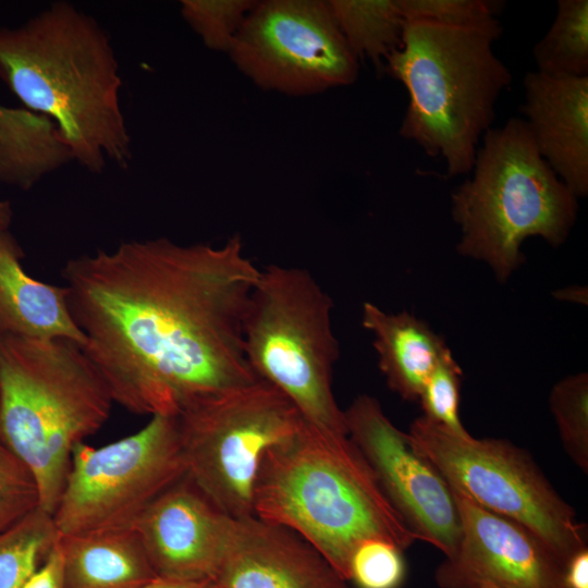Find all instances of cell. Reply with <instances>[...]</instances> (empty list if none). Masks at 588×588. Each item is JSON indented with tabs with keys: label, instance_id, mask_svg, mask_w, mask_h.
<instances>
[{
	"label": "cell",
	"instance_id": "cell-1",
	"mask_svg": "<svg viewBox=\"0 0 588 588\" xmlns=\"http://www.w3.org/2000/svg\"><path fill=\"white\" fill-rule=\"evenodd\" d=\"M259 274L240 236L220 246L128 241L62 269L84 350L114 403L150 416H179L259 379L243 339Z\"/></svg>",
	"mask_w": 588,
	"mask_h": 588
},
{
	"label": "cell",
	"instance_id": "cell-2",
	"mask_svg": "<svg viewBox=\"0 0 588 588\" xmlns=\"http://www.w3.org/2000/svg\"><path fill=\"white\" fill-rule=\"evenodd\" d=\"M0 78L26 109L56 124L72 159L91 173L126 169L131 136L122 79L106 29L68 1L17 27H0Z\"/></svg>",
	"mask_w": 588,
	"mask_h": 588
},
{
	"label": "cell",
	"instance_id": "cell-3",
	"mask_svg": "<svg viewBox=\"0 0 588 588\" xmlns=\"http://www.w3.org/2000/svg\"><path fill=\"white\" fill-rule=\"evenodd\" d=\"M253 512L298 534L346 580L362 541L383 539L405 550L417 540L348 436H327L304 421L264 454Z\"/></svg>",
	"mask_w": 588,
	"mask_h": 588
},
{
	"label": "cell",
	"instance_id": "cell-4",
	"mask_svg": "<svg viewBox=\"0 0 588 588\" xmlns=\"http://www.w3.org/2000/svg\"><path fill=\"white\" fill-rule=\"evenodd\" d=\"M502 33L498 19L473 26L406 22L400 47L384 62L383 73L408 96L400 135L443 158L448 176L471 171L497 101L512 82L493 51Z\"/></svg>",
	"mask_w": 588,
	"mask_h": 588
},
{
	"label": "cell",
	"instance_id": "cell-5",
	"mask_svg": "<svg viewBox=\"0 0 588 588\" xmlns=\"http://www.w3.org/2000/svg\"><path fill=\"white\" fill-rule=\"evenodd\" d=\"M111 391L84 347L0 333V439L33 474L53 514L75 445L109 419Z\"/></svg>",
	"mask_w": 588,
	"mask_h": 588
},
{
	"label": "cell",
	"instance_id": "cell-6",
	"mask_svg": "<svg viewBox=\"0 0 588 588\" xmlns=\"http://www.w3.org/2000/svg\"><path fill=\"white\" fill-rule=\"evenodd\" d=\"M470 172L451 195L458 254L483 261L504 283L524 264L528 237L552 247L566 242L578 199L539 155L522 118L483 134Z\"/></svg>",
	"mask_w": 588,
	"mask_h": 588
},
{
	"label": "cell",
	"instance_id": "cell-7",
	"mask_svg": "<svg viewBox=\"0 0 588 588\" xmlns=\"http://www.w3.org/2000/svg\"><path fill=\"white\" fill-rule=\"evenodd\" d=\"M333 301L299 267L260 269L243 328L244 351L255 375L290 400L303 421L320 433L347 436L344 411L332 389L340 348L332 328Z\"/></svg>",
	"mask_w": 588,
	"mask_h": 588
},
{
	"label": "cell",
	"instance_id": "cell-8",
	"mask_svg": "<svg viewBox=\"0 0 588 588\" xmlns=\"http://www.w3.org/2000/svg\"><path fill=\"white\" fill-rule=\"evenodd\" d=\"M407 436L452 489L529 529L563 565L587 547L586 526L528 452L504 439L454 434L424 416Z\"/></svg>",
	"mask_w": 588,
	"mask_h": 588
},
{
	"label": "cell",
	"instance_id": "cell-9",
	"mask_svg": "<svg viewBox=\"0 0 588 588\" xmlns=\"http://www.w3.org/2000/svg\"><path fill=\"white\" fill-rule=\"evenodd\" d=\"M177 421L186 475L231 517L254 514L264 454L303 424L290 400L260 379L193 405Z\"/></svg>",
	"mask_w": 588,
	"mask_h": 588
},
{
	"label": "cell",
	"instance_id": "cell-10",
	"mask_svg": "<svg viewBox=\"0 0 588 588\" xmlns=\"http://www.w3.org/2000/svg\"><path fill=\"white\" fill-rule=\"evenodd\" d=\"M185 475L177 416H151L138 431L100 448L79 442L52 514L58 535L134 528Z\"/></svg>",
	"mask_w": 588,
	"mask_h": 588
},
{
	"label": "cell",
	"instance_id": "cell-11",
	"mask_svg": "<svg viewBox=\"0 0 588 588\" xmlns=\"http://www.w3.org/2000/svg\"><path fill=\"white\" fill-rule=\"evenodd\" d=\"M228 54L257 87L286 96L348 86L359 73L328 0L256 1Z\"/></svg>",
	"mask_w": 588,
	"mask_h": 588
},
{
	"label": "cell",
	"instance_id": "cell-12",
	"mask_svg": "<svg viewBox=\"0 0 588 588\" xmlns=\"http://www.w3.org/2000/svg\"><path fill=\"white\" fill-rule=\"evenodd\" d=\"M347 436L373 471L383 493L417 540L445 558L461 538L450 485L385 415L379 401L362 394L344 411Z\"/></svg>",
	"mask_w": 588,
	"mask_h": 588
},
{
	"label": "cell",
	"instance_id": "cell-13",
	"mask_svg": "<svg viewBox=\"0 0 588 588\" xmlns=\"http://www.w3.org/2000/svg\"><path fill=\"white\" fill-rule=\"evenodd\" d=\"M451 490L461 538L456 552L436 568L440 588H565L563 564L540 538Z\"/></svg>",
	"mask_w": 588,
	"mask_h": 588
},
{
	"label": "cell",
	"instance_id": "cell-14",
	"mask_svg": "<svg viewBox=\"0 0 588 588\" xmlns=\"http://www.w3.org/2000/svg\"><path fill=\"white\" fill-rule=\"evenodd\" d=\"M230 519L185 475L151 502L134 528L157 577L213 583Z\"/></svg>",
	"mask_w": 588,
	"mask_h": 588
},
{
	"label": "cell",
	"instance_id": "cell-15",
	"mask_svg": "<svg viewBox=\"0 0 588 588\" xmlns=\"http://www.w3.org/2000/svg\"><path fill=\"white\" fill-rule=\"evenodd\" d=\"M216 588H350L295 531L255 514L231 517Z\"/></svg>",
	"mask_w": 588,
	"mask_h": 588
},
{
	"label": "cell",
	"instance_id": "cell-16",
	"mask_svg": "<svg viewBox=\"0 0 588 588\" xmlns=\"http://www.w3.org/2000/svg\"><path fill=\"white\" fill-rule=\"evenodd\" d=\"M519 111L539 155L575 197L588 194V76L555 78L537 71L523 81Z\"/></svg>",
	"mask_w": 588,
	"mask_h": 588
},
{
	"label": "cell",
	"instance_id": "cell-17",
	"mask_svg": "<svg viewBox=\"0 0 588 588\" xmlns=\"http://www.w3.org/2000/svg\"><path fill=\"white\" fill-rule=\"evenodd\" d=\"M23 252L9 230L0 231V333L28 339H66L83 347L86 336L75 323L66 287L28 275Z\"/></svg>",
	"mask_w": 588,
	"mask_h": 588
},
{
	"label": "cell",
	"instance_id": "cell-18",
	"mask_svg": "<svg viewBox=\"0 0 588 588\" xmlns=\"http://www.w3.org/2000/svg\"><path fill=\"white\" fill-rule=\"evenodd\" d=\"M362 324L373 336L378 366L391 391L405 401H418L427 378L449 350L430 326L402 311L390 314L364 303Z\"/></svg>",
	"mask_w": 588,
	"mask_h": 588
},
{
	"label": "cell",
	"instance_id": "cell-19",
	"mask_svg": "<svg viewBox=\"0 0 588 588\" xmlns=\"http://www.w3.org/2000/svg\"><path fill=\"white\" fill-rule=\"evenodd\" d=\"M63 588H139L157 575L135 528L58 537Z\"/></svg>",
	"mask_w": 588,
	"mask_h": 588
},
{
	"label": "cell",
	"instance_id": "cell-20",
	"mask_svg": "<svg viewBox=\"0 0 588 588\" xmlns=\"http://www.w3.org/2000/svg\"><path fill=\"white\" fill-rule=\"evenodd\" d=\"M71 160L52 120L0 105V183L26 191Z\"/></svg>",
	"mask_w": 588,
	"mask_h": 588
},
{
	"label": "cell",
	"instance_id": "cell-21",
	"mask_svg": "<svg viewBox=\"0 0 588 588\" xmlns=\"http://www.w3.org/2000/svg\"><path fill=\"white\" fill-rule=\"evenodd\" d=\"M332 16L358 61H370L383 72L406 25L400 0H328Z\"/></svg>",
	"mask_w": 588,
	"mask_h": 588
},
{
	"label": "cell",
	"instance_id": "cell-22",
	"mask_svg": "<svg viewBox=\"0 0 588 588\" xmlns=\"http://www.w3.org/2000/svg\"><path fill=\"white\" fill-rule=\"evenodd\" d=\"M532 54L537 72L546 76H588V1L559 0L554 20Z\"/></svg>",
	"mask_w": 588,
	"mask_h": 588
},
{
	"label": "cell",
	"instance_id": "cell-23",
	"mask_svg": "<svg viewBox=\"0 0 588 588\" xmlns=\"http://www.w3.org/2000/svg\"><path fill=\"white\" fill-rule=\"evenodd\" d=\"M58 537L52 514L39 506L0 531V588H22Z\"/></svg>",
	"mask_w": 588,
	"mask_h": 588
},
{
	"label": "cell",
	"instance_id": "cell-24",
	"mask_svg": "<svg viewBox=\"0 0 588 588\" xmlns=\"http://www.w3.org/2000/svg\"><path fill=\"white\" fill-rule=\"evenodd\" d=\"M565 453L585 474L588 473V373L568 375L556 382L549 395Z\"/></svg>",
	"mask_w": 588,
	"mask_h": 588
},
{
	"label": "cell",
	"instance_id": "cell-25",
	"mask_svg": "<svg viewBox=\"0 0 588 588\" xmlns=\"http://www.w3.org/2000/svg\"><path fill=\"white\" fill-rule=\"evenodd\" d=\"M181 16L206 48L228 53L254 0H182Z\"/></svg>",
	"mask_w": 588,
	"mask_h": 588
},
{
	"label": "cell",
	"instance_id": "cell-26",
	"mask_svg": "<svg viewBox=\"0 0 588 588\" xmlns=\"http://www.w3.org/2000/svg\"><path fill=\"white\" fill-rule=\"evenodd\" d=\"M463 371L450 348L441 356L430 372L419 395L422 415L448 431L467 437L460 414V390Z\"/></svg>",
	"mask_w": 588,
	"mask_h": 588
},
{
	"label": "cell",
	"instance_id": "cell-27",
	"mask_svg": "<svg viewBox=\"0 0 588 588\" xmlns=\"http://www.w3.org/2000/svg\"><path fill=\"white\" fill-rule=\"evenodd\" d=\"M405 577L403 550L391 541L367 539L352 552L347 580L356 588H401Z\"/></svg>",
	"mask_w": 588,
	"mask_h": 588
},
{
	"label": "cell",
	"instance_id": "cell-28",
	"mask_svg": "<svg viewBox=\"0 0 588 588\" xmlns=\"http://www.w3.org/2000/svg\"><path fill=\"white\" fill-rule=\"evenodd\" d=\"M38 506L39 493L33 474L0 439V531Z\"/></svg>",
	"mask_w": 588,
	"mask_h": 588
},
{
	"label": "cell",
	"instance_id": "cell-29",
	"mask_svg": "<svg viewBox=\"0 0 588 588\" xmlns=\"http://www.w3.org/2000/svg\"><path fill=\"white\" fill-rule=\"evenodd\" d=\"M400 7L406 22L473 26L497 19L504 2L491 0H400Z\"/></svg>",
	"mask_w": 588,
	"mask_h": 588
},
{
	"label": "cell",
	"instance_id": "cell-30",
	"mask_svg": "<svg viewBox=\"0 0 588 588\" xmlns=\"http://www.w3.org/2000/svg\"><path fill=\"white\" fill-rule=\"evenodd\" d=\"M22 588H63L62 555L58 540Z\"/></svg>",
	"mask_w": 588,
	"mask_h": 588
},
{
	"label": "cell",
	"instance_id": "cell-31",
	"mask_svg": "<svg viewBox=\"0 0 588 588\" xmlns=\"http://www.w3.org/2000/svg\"><path fill=\"white\" fill-rule=\"evenodd\" d=\"M565 588H588V548L576 551L563 565Z\"/></svg>",
	"mask_w": 588,
	"mask_h": 588
},
{
	"label": "cell",
	"instance_id": "cell-32",
	"mask_svg": "<svg viewBox=\"0 0 588 588\" xmlns=\"http://www.w3.org/2000/svg\"><path fill=\"white\" fill-rule=\"evenodd\" d=\"M212 581H184L157 577L139 588H211Z\"/></svg>",
	"mask_w": 588,
	"mask_h": 588
},
{
	"label": "cell",
	"instance_id": "cell-33",
	"mask_svg": "<svg viewBox=\"0 0 588 588\" xmlns=\"http://www.w3.org/2000/svg\"><path fill=\"white\" fill-rule=\"evenodd\" d=\"M556 296L562 299L584 303L587 301V293L584 292V287L572 286L556 292Z\"/></svg>",
	"mask_w": 588,
	"mask_h": 588
},
{
	"label": "cell",
	"instance_id": "cell-34",
	"mask_svg": "<svg viewBox=\"0 0 588 588\" xmlns=\"http://www.w3.org/2000/svg\"><path fill=\"white\" fill-rule=\"evenodd\" d=\"M12 217L13 212L10 203L0 198V231L9 230Z\"/></svg>",
	"mask_w": 588,
	"mask_h": 588
},
{
	"label": "cell",
	"instance_id": "cell-35",
	"mask_svg": "<svg viewBox=\"0 0 588 588\" xmlns=\"http://www.w3.org/2000/svg\"><path fill=\"white\" fill-rule=\"evenodd\" d=\"M481 588H498V587H494V586H482Z\"/></svg>",
	"mask_w": 588,
	"mask_h": 588
},
{
	"label": "cell",
	"instance_id": "cell-36",
	"mask_svg": "<svg viewBox=\"0 0 588 588\" xmlns=\"http://www.w3.org/2000/svg\"><path fill=\"white\" fill-rule=\"evenodd\" d=\"M211 588H216V587H215V585H212V587H211Z\"/></svg>",
	"mask_w": 588,
	"mask_h": 588
}]
</instances>
